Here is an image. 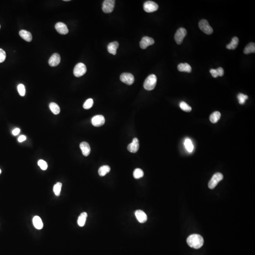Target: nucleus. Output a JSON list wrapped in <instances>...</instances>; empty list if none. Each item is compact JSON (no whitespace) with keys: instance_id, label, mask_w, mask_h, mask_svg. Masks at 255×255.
<instances>
[{"instance_id":"nucleus-17","label":"nucleus","mask_w":255,"mask_h":255,"mask_svg":"<svg viewBox=\"0 0 255 255\" xmlns=\"http://www.w3.org/2000/svg\"><path fill=\"white\" fill-rule=\"evenodd\" d=\"M119 47V43L118 42L114 41L110 42L107 46V50L110 54L113 55L116 54L117 49Z\"/></svg>"},{"instance_id":"nucleus-13","label":"nucleus","mask_w":255,"mask_h":255,"mask_svg":"<svg viewBox=\"0 0 255 255\" xmlns=\"http://www.w3.org/2000/svg\"><path fill=\"white\" fill-rule=\"evenodd\" d=\"M55 28L58 33L62 35H66L69 32L67 25L62 22H58L56 23L55 25Z\"/></svg>"},{"instance_id":"nucleus-32","label":"nucleus","mask_w":255,"mask_h":255,"mask_svg":"<svg viewBox=\"0 0 255 255\" xmlns=\"http://www.w3.org/2000/svg\"><path fill=\"white\" fill-rule=\"evenodd\" d=\"M18 91L20 96H24L25 94V87L23 84H20L18 86Z\"/></svg>"},{"instance_id":"nucleus-10","label":"nucleus","mask_w":255,"mask_h":255,"mask_svg":"<svg viewBox=\"0 0 255 255\" xmlns=\"http://www.w3.org/2000/svg\"><path fill=\"white\" fill-rule=\"evenodd\" d=\"M92 124L94 126L98 127L102 126L105 123V118L102 115H97L93 117L91 120Z\"/></svg>"},{"instance_id":"nucleus-4","label":"nucleus","mask_w":255,"mask_h":255,"mask_svg":"<svg viewBox=\"0 0 255 255\" xmlns=\"http://www.w3.org/2000/svg\"><path fill=\"white\" fill-rule=\"evenodd\" d=\"M86 72V67L84 63H79L75 66L73 70V74L76 77H80L84 75Z\"/></svg>"},{"instance_id":"nucleus-12","label":"nucleus","mask_w":255,"mask_h":255,"mask_svg":"<svg viewBox=\"0 0 255 255\" xmlns=\"http://www.w3.org/2000/svg\"><path fill=\"white\" fill-rule=\"evenodd\" d=\"M140 147L139 140L137 138H134L132 142L127 146V150L131 153H135L139 150Z\"/></svg>"},{"instance_id":"nucleus-41","label":"nucleus","mask_w":255,"mask_h":255,"mask_svg":"<svg viewBox=\"0 0 255 255\" xmlns=\"http://www.w3.org/2000/svg\"><path fill=\"white\" fill-rule=\"evenodd\" d=\"M1 169H0V174H1Z\"/></svg>"},{"instance_id":"nucleus-27","label":"nucleus","mask_w":255,"mask_h":255,"mask_svg":"<svg viewBox=\"0 0 255 255\" xmlns=\"http://www.w3.org/2000/svg\"><path fill=\"white\" fill-rule=\"evenodd\" d=\"M184 145L186 149L188 152L191 153L193 151V149H194V146H193L192 141L190 139L187 138L185 140Z\"/></svg>"},{"instance_id":"nucleus-34","label":"nucleus","mask_w":255,"mask_h":255,"mask_svg":"<svg viewBox=\"0 0 255 255\" xmlns=\"http://www.w3.org/2000/svg\"><path fill=\"white\" fill-rule=\"evenodd\" d=\"M38 165L41 168V169L42 170H46L47 169L48 164L45 161L43 160H39L38 161Z\"/></svg>"},{"instance_id":"nucleus-25","label":"nucleus","mask_w":255,"mask_h":255,"mask_svg":"<svg viewBox=\"0 0 255 255\" xmlns=\"http://www.w3.org/2000/svg\"><path fill=\"white\" fill-rule=\"evenodd\" d=\"M110 170V167L108 165H103L99 169V175L101 177L105 176L106 174L109 173Z\"/></svg>"},{"instance_id":"nucleus-42","label":"nucleus","mask_w":255,"mask_h":255,"mask_svg":"<svg viewBox=\"0 0 255 255\" xmlns=\"http://www.w3.org/2000/svg\"><path fill=\"white\" fill-rule=\"evenodd\" d=\"M0 28H1V25H0Z\"/></svg>"},{"instance_id":"nucleus-22","label":"nucleus","mask_w":255,"mask_h":255,"mask_svg":"<svg viewBox=\"0 0 255 255\" xmlns=\"http://www.w3.org/2000/svg\"><path fill=\"white\" fill-rule=\"evenodd\" d=\"M87 217H88V214L86 212H83L80 214L78 218V224L80 227L84 226Z\"/></svg>"},{"instance_id":"nucleus-35","label":"nucleus","mask_w":255,"mask_h":255,"mask_svg":"<svg viewBox=\"0 0 255 255\" xmlns=\"http://www.w3.org/2000/svg\"><path fill=\"white\" fill-rule=\"evenodd\" d=\"M6 57V54L5 51L3 49L0 48V63L4 62L5 61Z\"/></svg>"},{"instance_id":"nucleus-21","label":"nucleus","mask_w":255,"mask_h":255,"mask_svg":"<svg viewBox=\"0 0 255 255\" xmlns=\"http://www.w3.org/2000/svg\"><path fill=\"white\" fill-rule=\"evenodd\" d=\"M239 42V38L237 37H234L232 38V42L228 45H226V48L229 50H234L237 48Z\"/></svg>"},{"instance_id":"nucleus-37","label":"nucleus","mask_w":255,"mask_h":255,"mask_svg":"<svg viewBox=\"0 0 255 255\" xmlns=\"http://www.w3.org/2000/svg\"><path fill=\"white\" fill-rule=\"evenodd\" d=\"M210 73L211 74L212 76H213L214 78H217L218 76H219L218 74L217 73V71H216V69H210Z\"/></svg>"},{"instance_id":"nucleus-31","label":"nucleus","mask_w":255,"mask_h":255,"mask_svg":"<svg viewBox=\"0 0 255 255\" xmlns=\"http://www.w3.org/2000/svg\"><path fill=\"white\" fill-rule=\"evenodd\" d=\"M93 104V100L92 98L88 99L83 105V108L85 109H89L92 107Z\"/></svg>"},{"instance_id":"nucleus-26","label":"nucleus","mask_w":255,"mask_h":255,"mask_svg":"<svg viewBox=\"0 0 255 255\" xmlns=\"http://www.w3.org/2000/svg\"><path fill=\"white\" fill-rule=\"evenodd\" d=\"M49 107L52 113L55 115L59 114L60 113V110H61L60 108L57 103H51L49 105Z\"/></svg>"},{"instance_id":"nucleus-23","label":"nucleus","mask_w":255,"mask_h":255,"mask_svg":"<svg viewBox=\"0 0 255 255\" xmlns=\"http://www.w3.org/2000/svg\"><path fill=\"white\" fill-rule=\"evenodd\" d=\"M255 52V44L254 42H250L246 46L244 49V53L246 55Z\"/></svg>"},{"instance_id":"nucleus-30","label":"nucleus","mask_w":255,"mask_h":255,"mask_svg":"<svg viewBox=\"0 0 255 255\" xmlns=\"http://www.w3.org/2000/svg\"><path fill=\"white\" fill-rule=\"evenodd\" d=\"M180 108L185 112H190L192 110V108L189 105L184 102H181L180 104Z\"/></svg>"},{"instance_id":"nucleus-36","label":"nucleus","mask_w":255,"mask_h":255,"mask_svg":"<svg viewBox=\"0 0 255 255\" xmlns=\"http://www.w3.org/2000/svg\"><path fill=\"white\" fill-rule=\"evenodd\" d=\"M216 71L217 72L219 76H224V70L223 68L222 67H219L217 69H216Z\"/></svg>"},{"instance_id":"nucleus-28","label":"nucleus","mask_w":255,"mask_h":255,"mask_svg":"<svg viewBox=\"0 0 255 255\" xmlns=\"http://www.w3.org/2000/svg\"><path fill=\"white\" fill-rule=\"evenodd\" d=\"M62 187V184L61 182H57L54 186V192L56 196H59L61 193V190Z\"/></svg>"},{"instance_id":"nucleus-29","label":"nucleus","mask_w":255,"mask_h":255,"mask_svg":"<svg viewBox=\"0 0 255 255\" xmlns=\"http://www.w3.org/2000/svg\"><path fill=\"white\" fill-rule=\"evenodd\" d=\"M144 176V172L141 169L137 168L134 170L133 172V176L134 178L139 179L143 177Z\"/></svg>"},{"instance_id":"nucleus-14","label":"nucleus","mask_w":255,"mask_h":255,"mask_svg":"<svg viewBox=\"0 0 255 255\" xmlns=\"http://www.w3.org/2000/svg\"><path fill=\"white\" fill-rule=\"evenodd\" d=\"M61 62V57L58 54L55 53L52 55L49 59V64L51 67L57 66Z\"/></svg>"},{"instance_id":"nucleus-38","label":"nucleus","mask_w":255,"mask_h":255,"mask_svg":"<svg viewBox=\"0 0 255 255\" xmlns=\"http://www.w3.org/2000/svg\"><path fill=\"white\" fill-rule=\"evenodd\" d=\"M20 131H21V130L19 128H16L12 131V134L14 136H16L20 133Z\"/></svg>"},{"instance_id":"nucleus-2","label":"nucleus","mask_w":255,"mask_h":255,"mask_svg":"<svg viewBox=\"0 0 255 255\" xmlns=\"http://www.w3.org/2000/svg\"><path fill=\"white\" fill-rule=\"evenodd\" d=\"M157 82V77L154 74L147 76L144 83V87L146 90H152L155 88Z\"/></svg>"},{"instance_id":"nucleus-40","label":"nucleus","mask_w":255,"mask_h":255,"mask_svg":"<svg viewBox=\"0 0 255 255\" xmlns=\"http://www.w3.org/2000/svg\"><path fill=\"white\" fill-rule=\"evenodd\" d=\"M64 1H69V0H64Z\"/></svg>"},{"instance_id":"nucleus-33","label":"nucleus","mask_w":255,"mask_h":255,"mask_svg":"<svg viewBox=\"0 0 255 255\" xmlns=\"http://www.w3.org/2000/svg\"><path fill=\"white\" fill-rule=\"evenodd\" d=\"M248 98V96L244 95L243 93H239L238 96V99L239 101V103L241 105H243L245 103L246 100Z\"/></svg>"},{"instance_id":"nucleus-9","label":"nucleus","mask_w":255,"mask_h":255,"mask_svg":"<svg viewBox=\"0 0 255 255\" xmlns=\"http://www.w3.org/2000/svg\"><path fill=\"white\" fill-rule=\"evenodd\" d=\"M120 80L127 85H131L134 82V77L132 74L130 73H123L121 74Z\"/></svg>"},{"instance_id":"nucleus-39","label":"nucleus","mask_w":255,"mask_h":255,"mask_svg":"<svg viewBox=\"0 0 255 255\" xmlns=\"http://www.w3.org/2000/svg\"><path fill=\"white\" fill-rule=\"evenodd\" d=\"M26 140V137L25 135H21L18 138V141L19 142H22Z\"/></svg>"},{"instance_id":"nucleus-5","label":"nucleus","mask_w":255,"mask_h":255,"mask_svg":"<svg viewBox=\"0 0 255 255\" xmlns=\"http://www.w3.org/2000/svg\"><path fill=\"white\" fill-rule=\"evenodd\" d=\"M114 0H106L103 4L102 10L106 13H110L113 12L115 5Z\"/></svg>"},{"instance_id":"nucleus-19","label":"nucleus","mask_w":255,"mask_h":255,"mask_svg":"<svg viewBox=\"0 0 255 255\" xmlns=\"http://www.w3.org/2000/svg\"><path fill=\"white\" fill-rule=\"evenodd\" d=\"M177 68L178 71L180 72H185L190 73L192 71V68L191 66L187 63H180L178 66Z\"/></svg>"},{"instance_id":"nucleus-8","label":"nucleus","mask_w":255,"mask_h":255,"mask_svg":"<svg viewBox=\"0 0 255 255\" xmlns=\"http://www.w3.org/2000/svg\"><path fill=\"white\" fill-rule=\"evenodd\" d=\"M158 5L154 1H148L144 4L143 8L144 11L148 13H151L157 11L158 10Z\"/></svg>"},{"instance_id":"nucleus-6","label":"nucleus","mask_w":255,"mask_h":255,"mask_svg":"<svg viewBox=\"0 0 255 255\" xmlns=\"http://www.w3.org/2000/svg\"><path fill=\"white\" fill-rule=\"evenodd\" d=\"M199 28L204 33L211 35L213 32V29L210 26L207 20H202L199 22Z\"/></svg>"},{"instance_id":"nucleus-15","label":"nucleus","mask_w":255,"mask_h":255,"mask_svg":"<svg viewBox=\"0 0 255 255\" xmlns=\"http://www.w3.org/2000/svg\"><path fill=\"white\" fill-rule=\"evenodd\" d=\"M135 216L137 219V221L140 223L143 224L146 222L147 220V216L146 213L142 210H137L135 212Z\"/></svg>"},{"instance_id":"nucleus-11","label":"nucleus","mask_w":255,"mask_h":255,"mask_svg":"<svg viewBox=\"0 0 255 255\" xmlns=\"http://www.w3.org/2000/svg\"><path fill=\"white\" fill-rule=\"evenodd\" d=\"M154 43V41L153 38L150 37H143L141 41L140 42V46L142 49H145L150 45H153Z\"/></svg>"},{"instance_id":"nucleus-7","label":"nucleus","mask_w":255,"mask_h":255,"mask_svg":"<svg viewBox=\"0 0 255 255\" xmlns=\"http://www.w3.org/2000/svg\"><path fill=\"white\" fill-rule=\"evenodd\" d=\"M187 35V30L183 28H178L174 36L175 41L178 45H181L183 42L184 38Z\"/></svg>"},{"instance_id":"nucleus-20","label":"nucleus","mask_w":255,"mask_h":255,"mask_svg":"<svg viewBox=\"0 0 255 255\" xmlns=\"http://www.w3.org/2000/svg\"><path fill=\"white\" fill-rule=\"evenodd\" d=\"M33 223L35 228L41 229L43 227V222L41 219L38 216H35L33 219Z\"/></svg>"},{"instance_id":"nucleus-1","label":"nucleus","mask_w":255,"mask_h":255,"mask_svg":"<svg viewBox=\"0 0 255 255\" xmlns=\"http://www.w3.org/2000/svg\"><path fill=\"white\" fill-rule=\"evenodd\" d=\"M189 246L195 249L201 248L204 244V239L200 235L194 234L190 235L187 240Z\"/></svg>"},{"instance_id":"nucleus-24","label":"nucleus","mask_w":255,"mask_h":255,"mask_svg":"<svg viewBox=\"0 0 255 255\" xmlns=\"http://www.w3.org/2000/svg\"><path fill=\"white\" fill-rule=\"evenodd\" d=\"M221 118V113L220 112L216 111L210 115V120L212 123H215L218 122Z\"/></svg>"},{"instance_id":"nucleus-18","label":"nucleus","mask_w":255,"mask_h":255,"mask_svg":"<svg viewBox=\"0 0 255 255\" xmlns=\"http://www.w3.org/2000/svg\"><path fill=\"white\" fill-rule=\"evenodd\" d=\"M20 37L23 38L24 40L26 41L31 42L32 40V35L30 32L25 30H21L19 32Z\"/></svg>"},{"instance_id":"nucleus-16","label":"nucleus","mask_w":255,"mask_h":255,"mask_svg":"<svg viewBox=\"0 0 255 255\" xmlns=\"http://www.w3.org/2000/svg\"><path fill=\"white\" fill-rule=\"evenodd\" d=\"M80 148L83 154L85 157H88L90 154L91 148L89 144L87 142H81L80 144Z\"/></svg>"},{"instance_id":"nucleus-3","label":"nucleus","mask_w":255,"mask_h":255,"mask_svg":"<svg viewBox=\"0 0 255 255\" xmlns=\"http://www.w3.org/2000/svg\"><path fill=\"white\" fill-rule=\"evenodd\" d=\"M223 178L224 176L221 173H217L215 174L208 183V187L209 188L214 189L217 186L219 182L221 181Z\"/></svg>"}]
</instances>
